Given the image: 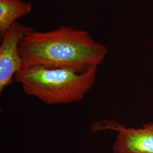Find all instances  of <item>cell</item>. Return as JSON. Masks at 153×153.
<instances>
[{
  "instance_id": "1",
  "label": "cell",
  "mask_w": 153,
  "mask_h": 153,
  "mask_svg": "<svg viewBox=\"0 0 153 153\" xmlns=\"http://www.w3.org/2000/svg\"><path fill=\"white\" fill-rule=\"evenodd\" d=\"M23 68H64L79 73L98 68L108 54L106 46L85 30L61 26L28 33L19 45Z\"/></svg>"
},
{
  "instance_id": "2",
  "label": "cell",
  "mask_w": 153,
  "mask_h": 153,
  "mask_svg": "<svg viewBox=\"0 0 153 153\" xmlns=\"http://www.w3.org/2000/svg\"><path fill=\"white\" fill-rule=\"evenodd\" d=\"M98 68L79 73L64 68H23L14 77L26 94L47 104L81 101L93 88Z\"/></svg>"
},
{
  "instance_id": "3",
  "label": "cell",
  "mask_w": 153,
  "mask_h": 153,
  "mask_svg": "<svg viewBox=\"0 0 153 153\" xmlns=\"http://www.w3.org/2000/svg\"><path fill=\"white\" fill-rule=\"evenodd\" d=\"M93 133L106 130L116 131L113 153H153V123L138 128H128L116 121L102 120L93 124Z\"/></svg>"
},
{
  "instance_id": "4",
  "label": "cell",
  "mask_w": 153,
  "mask_h": 153,
  "mask_svg": "<svg viewBox=\"0 0 153 153\" xmlns=\"http://www.w3.org/2000/svg\"><path fill=\"white\" fill-rule=\"evenodd\" d=\"M33 31V28L16 22L1 38L0 93L13 83L16 74L22 69L19 45L25 36Z\"/></svg>"
},
{
  "instance_id": "5",
  "label": "cell",
  "mask_w": 153,
  "mask_h": 153,
  "mask_svg": "<svg viewBox=\"0 0 153 153\" xmlns=\"http://www.w3.org/2000/svg\"><path fill=\"white\" fill-rule=\"evenodd\" d=\"M30 2L22 0H0V37L2 38L18 19L32 11Z\"/></svg>"
}]
</instances>
